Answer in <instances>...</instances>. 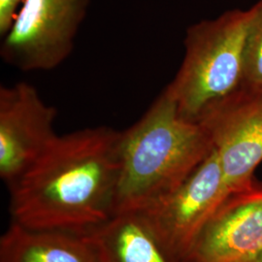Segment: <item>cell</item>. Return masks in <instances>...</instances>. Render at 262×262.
<instances>
[{
  "label": "cell",
  "instance_id": "obj_2",
  "mask_svg": "<svg viewBox=\"0 0 262 262\" xmlns=\"http://www.w3.org/2000/svg\"><path fill=\"white\" fill-rule=\"evenodd\" d=\"M214 149L203 125L187 119L165 89L120 141L114 215L140 214L185 183Z\"/></svg>",
  "mask_w": 262,
  "mask_h": 262
},
{
  "label": "cell",
  "instance_id": "obj_10",
  "mask_svg": "<svg viewBox=\"0 0 262 262\" xmlns=\"http://www.w3.org/2000/svg\"><path fill=\"white\" fill-rule=\"evenodd\" d=\"M84 237L98 262H170L140 214L115 215Z\"/></svg>",
  "mask_w": 262,
  "mask_h": 262
},
{
  "label": "cell",
  "instance_id": "obj_9",
  "mask_svg": "<svg viewBox=\"0 0 262 262\" xmlns=\"http://www.w3.org/2000/svg\"><path fill=\"white\" fill-rule=\"evenodd\" d=\"M0 262H98L84 236L12 223L0 240Z\"/></svg>",
  "mask_w": 262,
  "mask_h": 262
},
{
  "label": "cell",
  "instance_id": "obj_5",
  "mask_svg": "<svg viewBox=\"0 0 262 262\" xmlns=\"http://www.w3.org/2000/svg\"><path fill=\"white\" fill-rule=\"evenodd\" d=\"M229 193L215 149L173 191L140 213L170 262H189L210 217Z\"/></svg>",
  "mask_w": 262,
  "mask_h": 262
},
{
  "label": "cell",
  "instance_id": "obj_1",
  "mask_svg": "<svg viewBox=\"0 0 262 262\" xmlns=\"http://www.w3.org/2000/svg\"><path fill=\"white\" fill-rule=\"evenodd\" d=\"M121 133L95 126L57 135L10 185L12 223L84 236L111 220Z\"/></svg>",
  "mask_w": 262,
  "mask_h": 262
},
{
  "label": "cell",
  "instance_id": "obj_8",
  "mask_svg": "<svg viewBox=\"0 0 262 262\" xmlns=\"http://www.w3.org/2000/svg\"><path fill=\"white\" fill-rule=\"evenodd\" d=\"M262 251V185L227 194L208 221L189 262H249Z\"/></svg>",
  "mask_w": 262,
  "mask_h": 262
},
{
  "label": "cell",
  "instance_id": "obj_3",
  "mask_svg": "<svg viewBox=\"0 0 262 262\" xmlns=\"http://www.w3.org/2000/svg\"><path fill=\"white\" fill-rule=\"evenodd\" d=\"M251 18V8L229 10L187 28L183 62L166 86L187 119L197 121L243 84L244 43Z\"/></svg>",
  "mask_w": 262,
  "mask_h": 262
},
{
  "label": "cell",
  "instance_id": "obj_7",
  "mask_svg": "<svg viewBox=\"0 0 262 262\" xmlns=\"http://www.w3.org/2000/svg\"><path fill=\"white\" fill-rule=\"evenodd\" d=\"M56 116L28 82L0 88V177L8 187L56 139Z\"/></svg>",
  "mask_w": 262,
  "mask_h": 262
},
{
  "label": "cell",
  "instance_id": "obj_11",
  "mask_svg": "<svg viewBox=\"0 0 262 262\" xmlns=\"http://www.w3.org/2000/svg\"><path fill=\"white\" fill-rule=\"evenodd\" d=\"M252 9V18L245 38L243 85L262 92V0Z\"/></svg>",
  "mask_w": 262,
  "mask_h": 262
},
{
  "label": "cell",
  "instance_id": "obj_12",
  "mask_svg": "<svg viewBox=\"0 0 262 262\" xmlns=\"http://www.w3.org/2000/svg\"><path fill=\"white\" fill-rule=\"evenodd\" d=\"M24 0H0V34L3 37L16 18Z\"/></svg>",
  "mask_w": 262,
  "mask_h": 262
},
{
  "label": "cell",
  "instance_id": "obj_4",
  "mask_svg": "<svg viewBox=\"0 0 262 262\" xmlns=\"http://www.w3.org/2000/svg\"><path fill=\"white\" fill-rule=\"evenodd\" d=\"M91 0H24L0 55L20 71H50L63 63L73 51Z\"/></svg>",
  "mask_w": 262,
  "mask_h": 262
},
{
  "label": "cell",
  "instance_id": "obj_6",
  "mask_svg": "<svg viewBox=\"0 0 262 262\" xmlns=\"http://www.w3.org/2000/svg\"><path fill=\"white\" fill-rule=\"evenodd\" d=\"M197 121L212 140L229 193L251 185L262 161V92L242 84Z\"/></svg>",
  "mask_w": 262,
  "mask_h": 262
},
{
  "label": "cell",
  "instance_id": "obj_13",
  "mask_svg": "<svg viewBox=\"0 0 262 262\" xmlns=\"http://www.w3.org/2000/svg\"><path fill=\"white\" fill-rule=\"evenodd\" d=\"M249 262H262V251L253 259L250 260Z\"/></svg>",
  "mask_w": 262,
  "mask_h": 262
}]
</instances>
